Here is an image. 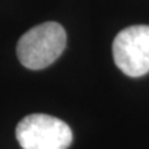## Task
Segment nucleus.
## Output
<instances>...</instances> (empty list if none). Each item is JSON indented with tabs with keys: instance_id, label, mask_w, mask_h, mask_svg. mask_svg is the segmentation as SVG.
Instances as JSON below:
<instances>
[{
	"instance_id": "nucleus-2",
	"label": "nucleus",
	"mask_w": 149,
	"mask_h": 149,
	"mask_svg": "<svg viewBox=\"0 0 149 149\" xmlns=\"http://www.w3.org/2000/svg\"><path fill=\"white\" fill-rule=\"evenodd\" d=\"M16 138L22 149H67L72 143V132L63 120L37 113L20 120Z\"/></svg>"
},
{
	"instance_id": "nucleus-1",
	"label": "nucleus",
	"mask_w": 149,
	"mask_h": 149,
	"mask_svg": "<svg viewBox=\"0 0 149 149\" xmlns=\"http://www.w3.org/2000/svg\"><path fill=\"white\" fill-rule=\"evenodd\" d=\"M66 31L58 22H44L20 37L17 57L26 68L42 70L60 57L66 47Z\"/></svg>"
},
{
	"instance_id": "nucleus-3",
	"label": "nucleus",
	"mask_w": 149,
	"mask_h": 149,
	"mask_svg": "<svg viewBox=\"0 0 149 149\" xmlns=\"http://www.w3.org/2000/svg\"><path fill=\"white\" fill-rule=\"evenodd\" d=\"M117 67L129 77L149 72V25L125 27L116 36L112 46Z\"/></svg>"
}]
</instances>
